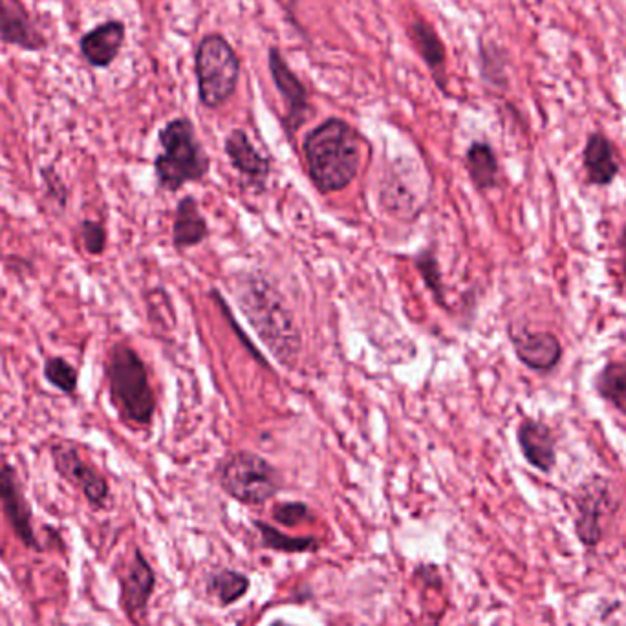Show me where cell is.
<instances>
[{
    "label": "cell",
    "mask_w": 626,
    "mask_h": 626,
    "mask_svg": "<svg viewBox=\"0 0 626 626\" xmlns=\"http://www.w3.org/2000/svg\"><path fill=\"white\" fill-rule=\"evenodd\" d=\"M231 290L244 317L257 331L260 341L269 348L271 356L285 367H296L302 337L282 294L255 271L237 275Z\"/></svg>",
    "instance_id": "6da1fadb"
},
{
    "label": "cell",
    "mask_w": 626,
    "mask_h": 626,
    "mask_svg": "<svg viewBox=\"0 0 626 626\" xmlns=\"http://www.w3.org/2000/svg\"><path fill=\"white\" fill-rule=\"evenodd\" d=\"M306 171L321 195H336L352 186L362 160V138L341 118H328L302 141Z\"/></svg>",
    "instance_id": "7a4b0ae2"
},
{
    "label": "cell",
    "mask_w": 626,
    "mask_h": 626,
    "mask_svg": "<svg viewBox=\"0 0 626 626\" xmlns=\"http://www.w3.org/2000/svg\"><path fill=\"white\" fill-rule=\"evenodd\" d=\"M110 404L127 424L149 427L156 415V394L140 354L127 342H116L107 358Z\"/></svg>",
    "instance_id": "3957f363"
},
{
    "label": "cell",
    "mask_w": 626,
    "mask_h": 626,
    "mask_svg": "<svg viewBox=\"0 0 626 626\" xmlns=\"http://www.w3.org/2000/svg\"><path fill=\"white\" fill-rule=\"evenodd\" d=\"M158 141L161 152L155 158V177L160 189L178 192L187 183H198L208 177L211 160L189 118H175L166 123Z\"/></svg>",
    "instance_id": "277c9868"
},
{
    "label": "cell",
    "mask_w": 626,
    "mask_h": 626,
    "mask_svg": "<svg viewBox=\"0 0 626 626\" xmlns=\"http://www.w3.org/2000/svg\"><path fill=\"white\" fill-rule=\"evenodd\" d=\"M198 98L206 109H220L233 98L239 87L240 59L220 33H209L195 52Z\"/></svg>",
    "instance_id": "5b68a950"
},
{
    "label": "cell",
    "mask_w": 626,
    "mask_h": 626,
    "mask_svg": "<svg viewBox=\"0 0 626 626\" xmlns=\"http://www.w3.org/2000/svg\"><path fill=\"white\" fill-rule=\"evenodd\" d=\"M218 484L244 506H262L282 491V477L265 456L235 450L218 466Z\"/></svg>",
    "instance_id": "8992f818"
},
{
    "label": "cell",
    "mask_w": 626,
    "mask_h": 626,
    "mask_svg": "<svg viewBox=\"0 0 626 626\" xmlns=\"http://www.w3.org/2000/svg\"><path fill=\"white\" fill-rule=\"evenodd\" d=\"M574 504L577 509L574 520L575 535L585 548H597L603 540L600 520L617 507L610 478L597 473L585 478L575 489Z\"/></svg>",
    "instance_id": "52a82bcc"
},
{
    "label": "cell",
    "mask_w": 626,
    "mask_h": 626,
    "mask_svg": "<svg viewBox=\"0 0 626 626\" xmlns=\"http://www.w3.org/2000/svg\"><path fill=\"white\" fill-rule=\"evenodd\" d=\"M53 469L62 480L78 487L93 509H103L109 503L110 486L101 473L83 460L79 447L70 440L53 441L50 446Z\"/></svg>",
    "instance_id": "ba28073f"
},
{
    "label": "cell",
    "mask_w": 626,
    "mask_h": 626,
    "mask_svg": "<svg viewBox=\"0 0 626 626\" xmlns=\"http://www.w3.org/2000/svg\"><path fill=\"white\" fill-rule=\"evenodd\" d=\"M381 208L401 220H415L427 203V189L413 167H390L379 186Z\"/></svg>",
    "instance_id": "9c48e42d"
},
{
    "label": "cell",
    "mask_w": 626,
    "mask_h": 626,
    "mask_svg": "<svg viewBox=\"0 0 626 626\" xmlns=\"http://www.w3.org/2000/svg\"><path fill=\"white\" fill-rule=\"evenodd\" d=\"M513 352L524 367L537 374H552L559 367L565 348L559 336L548 330H529L528 327H507Z\"/></svg>",
    "instance_id": "30bf717a"
},
{
    "label": "cell",
    "mask_w": 626,
    "mask_h": 626,
    "mask_svg": "<svg viewBox=\"0 0 626 626\" xmlns=\"http://www.w3.org/2000/svg\"><path fill=\"white\" fill-rule=\"evenodd\" d=\"M268 67L275 87L285 99L286 116L282 120V127H285L286 135L291 140L297 130L310 118V96H308L305 83L297 78V73L282 58L279 48H269Z\"/></svg>",
    "instance_id": "8fae6325"
},
{
    "label": "cell",
    "mask_w": 626,
    "mask_h": 626,
    "mask_svg": "<svg viewBox=\"0 0 626 626\" xmlns=\"http://www.w3.org/2000/svg\"><path fill=\"white\" fill-rule=\"evenodd\" d=\"M0 503L13 534L27 548L41 552L33 529V513L22 491L21 480L10 461L0 460Z\"/></svg>",
    "instance_id": "7c38bea8"
},
{
    "label": "cell",
    "mask_w": 626,
    "mask_h": 626,
    "mask_svg": "<svg viewBox=\"0 0 626 626\" xmlns=\"http://www.w3.org/2000/svg\"><path fill=\"white\" fill-rule=\"evenodd\" d=\"M156 590V574L140 548L120 574V600L125 614L135 623L147 616L149 600Z\"/></svg>",
    "instance_id": "4fadbf2b"
},
{
    "label": "cell",
    "mask_w": 626,
    "mask_h": 626,
    "mask_svg": "<svg viewBox=\"0 0 626 626\" xmlns=\"http://www.w3.org/2000/svg\"><path fill=\"white\" fill-rule=\"evenodd\" d=\"M223 150L244 186L251 187L255 192H265L271 177V160L254 146L246 130H231L223 141Z\"/></svg>",
    "instance_id": "5bb4252c"
},
{
    "label": "cell",
    "mask_w": 626,
    "mask_h": 626,
    "mask_svg": "<svg viewBox=\"0 0 626 626\" xmlns=\"http://www.w3.org/2000/svg\"><path fill=\"white\" fill-rule=\"evenodd\" d=\"M517 444L524 460L537 471L549 475L557 466V438L544 419H520L517 427Z\"/></svg>",
    "instance_id": "9a60e30c"
},
{
    "label": "cell",
    "mask_w": 626,
    "mask_h": 626,
    "mask_svg": "<svg viewBox=\"0 0 626 626\" xmlns=\"http://www.w3.org/2000/svg\"><path fill=\"white\" fill-rule=\"evenodd\" d=\"M583 169L586 186L590 187H610L619 177L622 163L617 158V149L605 132L596 130L586 138Z\"/></svg>",
    "instance_id": "2e32d148"
},
{
    "label": "cell",
    "mask_w": 626,
    "mask_h": 626,
    "mask_svg": "<svg viewBox=\"0 0 626 626\" xmlns=\"http://www.w3.org/2000/svg\"><path fill=\"white\" fill-rule=\"evenodd\" d=\"M0 41L27 52L47 48V39L19 0H0Z\"/></svg>",
    "instance_id": "e0dca14e"
},
{
    "label": "cell",
    "mask_w": 626,
    "mask_h": 626,
    "mask_svg": "<svg viewBox=\"0 0 626 626\" xmlns=\"http://www.w3.org/2000/svg\"><path fill=\"white\" fill-rule=\"evenodd\" d=\"M125 36H127V28L123 22H103L83 36L79 42V50L90 67L109 68L120 56Z\"/></svg>",
    "instance_id": "ac0fdd59"
},
{
    "label": "cell",
    "mask_w": 626,
    "mask_h": 626,
    "mask_svg": "<svg viewBox=\"0 0 626 626\" xmlns=\"http://www.w3.org/2000/svg\"><path fill=\"white\" fill-rule=\"evenodd\" d=\"M209 237L208 220L200 211V203L192 195L180 198L172 220V246L178 251L197 248Z\"/></svg>",
    "instance_id": "d6986e66"
},
{
    "label": "cell",
    "mask_w": 626,
    "mask_h": 626,
    "mask_svg": "<svg viewBox=\"0 0 626 626\" xmlns=\"http://www.w3.org/2000/svg\"><path fill=\"white\" fill-rule=\"evenodd\" d=\"M466 171L478 192H489L500 186V161L491 143L473 141L466 152Z\"/></svg>",
    "instance_id": "ffe728a7"
},
{
    "label": "cell",
    "mask_w": 626,
    "mask_h": 626,
    "mask_svg": "<svg viewBox=\"0 0 626 626\" xmlns=\"http://www.w3.org/2000/svg\"><path fill=\"white\" fill-rule=\"evenodd\" d=\"M592 387L603 401L626 413V358L606 361L592 378Z\"/></svg>",
    "instance_id": "44dd1931"
},
{
    "label": "cell",
    "mask_w": 626,
    "mask_h": 626,
    "mask_svg": "<svg viewBox=\"0 0 626 626\" xmlns=\"http://www.w3.org/2000/svg\"><path fill=\"white\" fill-rule=\"evenodd\" d=\"M413 33H415L416 47H418L425 64L435 76L436 83L440 85V89H446V81H444L446 78V47H444V42L435 28L421 19H416L413 24Z\"/></svg>",
    "instance_id": "7402d4cb"
},
{
    "label": "cell",
    "mask_w": 626,
    "mask_h": 626,
    "mask_svg": "<svg viewBox=\"0 0 626 626\" xmlns=\"http://www.w3.org/2000/svg\"><path fill=\"white\" fill-rule=\"evenodd\" d=\"M255 528L259 529L260 544L271 552L308 554V552H317L321 548V543L316 537H291L262 520H255Z\"/></svg>",
    "instance_id": "603a6c76"
},
{
    "label": "cell",
    "mask_w": 626,
    "mask_h": 626,
    "mask_svg": "<svg viewBox=\"0 0 626 626\" xmlns=\"http://www.w3.org/2000/svg\"><path fill=\"white\" fill-rule=\"evenodd\" d=\"M251 580L248 575L237 569H220L217 574L209 577L208 592L212 597H217L222 606H231L239 603L249 592Z\"/></svg>",
    "instance_id": "cb8c5ba5"
},
{
    "label": "cell",
    "mask_w": 626,
    "mask_h": 626,
    "mask_svg": "<svg viewBox=\"0 0 626 626\" xmlns=\"http://www.w3.org/2000/svg\"><path fill=\"white\" fill-rule=\"evenodd\" d=\"M415 266L418 269L419 277L424 279L430 296L435 297L436 302L441 308H447L446 285L441 277L440 262L436 259L433 249H421L415 257Z\"/></svg>",
    "instance_id": "d4e9b609"
},
{
    "label": "cell",
    "mask_w": 626,
    "mask_h": 626,
    "mask_svg": "<svg viewBox=\"0 0 626 626\" xmlns=\"http://www.w3.org/2000/svg\"><path fill=\"white\" fill-rule=\"evenodd\" d=\"M42 376L47 379V384L58 388L59 393L67 394V396H73L78 393V368L61 356H50V358L44 359Z\"/></svg>",
    "instance_id": "484cf974"
},
{
    "label": "cell",
    "mask_w": 626,
    "mask_h": 626,
    "mask_svg": "<svg viewBox=\"0 0 626 626\" xmlns=\"http://www.w3.org/2000/svg\"><path fill=\"white\" fill-rule=\"evenodd\" d=\"M79 237H81V242H83L85 251L92 255V257H101L107 251L109 235H107V228H105L103 222H99V220H83V222L79 223Z\"/></svg>",
    "instance_id": "4316f807"
},
{
    "label": "cell",
    "mask_w": 626,
    "mask_h": 626,
    "mask_svg": "<svg viewBox=\"0 0 626 626\" xmlns=\"http://www.w3.org/2000/svg\"><path fill=\"white\" fill-rule=\"evenodd\" d=\"M274 520L286 528H296L299 524L314 520L311 509L305 503H280L274 507Z\"/></svg>",
    "instance_id": "83f0119b"
},
{
    "label": "cell",
    "mask_w": 626,
    "mask_h": 626,
    "mask_svg": "<svg viewBox=\"0 0 626 626\" xmlns=\"http://www.w3.org/2000/svg\"><path fill=\"white\" fill-rule=\"evenodd\" d=\"M42 183H44V197L52 200L59 209H64L68 206V187L62 181L61 175L53 166L42 167L41 169Z\"/></svg>",
    "instance_id": "f1b7e54d"
},
{
    "label": "cell",
    "mask_w": 626,
    "mask_h": 626,
    "mask_svg": "<svg viewBox=\"0 0 626 626\" xmlns=\"http://www.w3.org/2000/svg\"><path fill=\"white\" fill-rule=\"evenodd\" d=\"M498 48L495 47H484L481 50V62H484V78L486 81L493 85H500V87H506L507 78L506 72H504V67H506V59L503 56H498Z\"/></svg>",
    "instance_id": "f546056e"
},
{
    "label": "cell",
    "mask_w": 626,
    "mask_h": 626,
    "mask_svg": "<svg viewBox=\"0 0 626 626\" xmlns=\"http://www.w3.org/2000/svg\"><path fill=\"white\" fill-rule=\"evenodd\" d=\"M209 297H212V299H215L218 308H220V311H222V316L226 317L229 322H231V327H233L235 334H237V337H239V339H242V345L244 347L248 348V352L251 354V356H254V358L257 359V361H259L262 367L269 368V362L266 361L265 356H262V354H260L259 350H257V348L251 345V341H249L248 337H246V334H244V331L240 330L239 327H237V322H235L233 316H231V310H229V306L226 305L223 297L220 296V291L211 290L209 291Z\"/></svg>",
    "instance_id": "4dcf8cb0"
},
{
    "label": "cell",
    "mask_w": 626,
    "mask_h": 626,
    "mask_svg": "<svg viewBox=\"0 0 626 626\" xmlns=\"http://www.w3.org/2000/svg\"><path fill=\"white\" fill-rule=\"evenodd\" d=\"M617 249H619V255H622V271L626 280V223L623 226L619 239H617Z\"/></svg>",
    "instance_id": "1f68e13d"
},
{
    "label": "cell",
    "mask_w": 626,
    "mask_h": 626,
    "mask_svg": "<svg viewBox=\"0 0 626 626\" xmlns=\"http://www.w3.org/2000/svg\"><path fill=\"white\" fill-rule=\"evenodd\" d=\"M269 626H297V625H291V623L282 622V619H275V622L271 623V625Z\"/></svg>",
    "instance_id": "d6a6232c"
}]
</instances>
